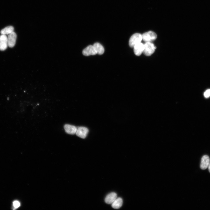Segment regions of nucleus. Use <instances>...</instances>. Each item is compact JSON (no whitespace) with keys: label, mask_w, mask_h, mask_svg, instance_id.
Wrapping results in <instances>:
<instances>
[{"label":"nucleus","mask_w":210,"mask_h":210,"mask_svg":"<svg viewBox=\"0 0 210 210\" xmlns=\"http://www.w3.org/2000/svg\"><path fill=\"white\" fill-rule=\"evenodd\" d=\"M142 40V35L139 33H136L132 35L129 41V45L133 48L136 44L140 43Z\"/></svg>","instance_id":"f257e3e1"},{"label":"nucleus","mask_w":210,"mask_h":210,"mask_svg":"<svg viewBox=\"0 0 210 210\" xmlns=\"http://www.w3.org/2000/svg\"><path fill=\"white\" fill-rule=\"evenodd\" d=\"M156 48V47L151 42H146L144 44L143 52L145 55L149 56L154 52Z\"/></svg>","instance_id":"f03ea898"},{"label":"nucleus","mask_w":210,"mask_h":210,"mask_svg":"<svg viewBox=\"0 0 210 210\" xmlns=\"http://www.w3.org/2000/svg\"><path fill=\"white\" fill-rule=\"evenodd\" d=\"M142 35V40L145 42H151L155 40L157 38L156 34L151 31L145 32Z\"/></svg>","instance_id":"7ed1b4c3"},{"label":"nucleus","mask_w":210,"mask_h":210,"mask_svg":"<svg viewBox=\"0 0 210 210\" xmlns=\"http://www.w3.org/2000/svg\"><path fill=\"white\" fill-rule=\"evenodd\" d=\"M89 132L88 129L84 127H79L77 128L76 132V134L80 138L84 139L87 136Z\"/></svg>","instance_id":"20e7f679"},{"label":"nucleus","mask_w":210,"mask_h":210,"mask_svg":"<svg viewBox=\"0 0 210 210\" xmlns=\"http://www.w3.org/2000/svg\"><path fill=\"white\" fill-rule=\"evenodd\" d=\"M17 38L16 34L14 32L9 34L7 37L8 46L12 48L15 45Z\"/></svg>","instance_id":"39448f33"},{"label":"nucleus","mask_w":210,"mask_h":210,"mask_svg":"<svg viewBox=\"0 0 210 210\" xmlns=\"http://www.w3.org/2000/svg\"><path fill=\"white\" fill-rule=\"evenodd\" d=\"M8 46L7 37L6 35L1 34L0 35V50H5Z\"/></svg>","instance_id":"423d86ee"},{"label":"nucleus","mask_w":210,"mask_h":210,"mask_svg":"<svg viewBox=\"0 0 210 210\" xmlns=\"http://www.w3.org/2000/svg\"><path fill=\"white\" fill-rule=\"evenodd\" d=\"M83 54L85 56L94 55L97 54V52L93 46L89 45L85 48L82 51Z\"/></svg>","instance_id":"0eeeda50"},{"label":"nucleus","mask_w":210,"mask_h":210,"mask_svg":"<svg viewBox=\"0 0 210 210\" xmlns=\"http://www.w3.org/2000/svg\"><path fill=\"white\" fill-rule=\"evenodd\" d=\"M210 162V159L209 156L206 155L203 156L201 160L200 166L201 169L202 170L206 169L208 167Z\"/></svg>","instance_id":"6e6552de"},{"label":"nucleus","mask_w":210,"mask_h":210,"mask_svg":"<svg viewBox=\"0 0 210 210\" xmlns=\"http://www.w3.org/2000/svg\"><path fill=\"white\" fill-rule=\"evenodd\" d=\"M133 48L135 54L137 56H139L143 52L144 49V44L140 42L136 44Z\"/></svg>","instance_id":"1a4fd4ad"},{"label":"nucleus","mask_w":210,"mask_h":210,"mask_svg":"<svg viewBox=\"0 0 210 210\" xmlns=\"http://www.w3.org/2000/svg\"><path fill=\"white\" fill-rule=\"evenodd\" d=\"M117 198V195L115 192H111L108 194L105 199V202L108 204H112Z\"/></svg>","instance_id":"9d476101"},{"label":"nucleus","mask_w":210,"mask_h":210,"mask_svg":"<svg viewBox=\"0 0 210 210\" xmlns=\"http://www.w3.org/2000/svg\"><path fill=\"white\" fill-rule=\"evenodd\" d=\"M64 129L67 133L70 134H75L77 130V128L76 126L67 124L64 125Z\"/></svg>","instance_id":"9b49d317"},{"label":"nucleus","mask_w":210,"mask_h":210,"mask_svg":"<svg viewBox=\"0 0 210 210\" xmlns=\"http://www.w3.org/2000/svg\"><path fill=\"white\" fill-rule=\"evenodd\" d=\"M123 203V200L121 198H117L111 204L112 207L114 209H118L121 207Z\"/></svg>","instance_id":"f8f14e48"},{"label":"nucleus","mask_w":210,"mask_h":210,"mask_svg":"<svg viewBox=\"0 0 210 210\" xmlns=\"http://www.w3.org/2000/svg\"><path fill=\"white\" fill-rule=\"evenodd\" d=\"M93 46L97 52V54L100 55L103 54L104 51V49L101 44L98 43H96L93 44Z\"/></svg>","instance_id":"ddd939ff"},{"label":"nucleus","mask_w":210,"mask_h":210,"mask_svg":"<svg viewBox=\"0 0 210 210\" xmlns=\"http://www.w3.org/2000/svg\"><path fill=\"white\" fill-rule=\"evenodd\" d=\"M14 32V28L12 26L7 27L2 29L0 33L3 34H9Z\"/></svg>","instance_id":"4468645a"},{"label":"nucleus","mask_w":210,"mask_h":210,"mask_svg":"<svg viewBox=\"0 0 210 210\" xmlns=\"http://www.w3.org/2000/svg\"><path fill=\"white\" fill-rule=\"evenodd\" d=\"M204 95L206 98H208L210 96V89L206 90L204 93Z\"/></svg>","instance_id":"2eb2a0df"},{"label":"nucleus","mask_w":210,"mask_h":210,"mask_svg":"<svg viewBox=\"0 0 210 210\" xmlns=\"http://www.w3.org/2000/svg\"><path fill=\"white\" fill-rule=\"evenodd\" d=\"M13 205L15 208H17L20 206V204L19 201L15 200L13 202Z\"/></svg>","instance_id":"dca6fc26"},{"label":"nucleus","mask_w":210,"mask_h":210,"mask_svg":"<svg viewBox=\"0 0 210 210\" xmlns=\"http://www.w3.org/2000/svg\"><path fill=\"white\" fill-rule=\"evenodd\" d=\"M208 169L209 170V172H210V162L208 166Z\"/></svg>","instance_id":"f3484780"}]
</instances>
